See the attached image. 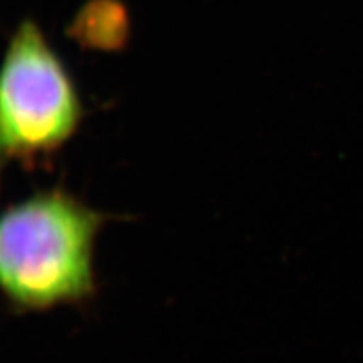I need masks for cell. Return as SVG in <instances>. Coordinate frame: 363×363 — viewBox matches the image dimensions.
Returning <instances> with one entry per match:
<instances>
[{"mask_svg": "<svg viewBox=\"0 0 363 363\" xmlns=\"http://www.w3.org/2000/svg\"><path fill=\"white\" fill-rule=\"evenodd\" d=\"M81 99L65 65L33 22H24L0 67V179L11 163L33 169L74 136Z\"/></svg>", "mask_w": 363, "mask_h": 363, "instance_id": "7a4b0ae2", "label": "cell"}, {"mask_svg": "<svg viewBox=\"0 0 363 363\" xmlns=\"http://www.w3.org/2000/svg\"><path fill=\"white\" fill-rule=\"evenodd\" d=\"M104 212L61 187L0 212V294L12 310L83 306L98 294L94 251Z\"/></svg>", "mask_w": 363, "mask_h": 363, "instance_id": "6da1fadb", "label": "cell"}]
</instances>
